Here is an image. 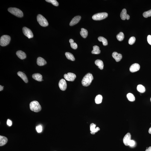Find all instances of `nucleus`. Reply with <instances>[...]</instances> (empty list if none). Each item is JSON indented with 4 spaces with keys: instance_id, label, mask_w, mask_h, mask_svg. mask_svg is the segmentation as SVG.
<instances>
[{
    "instance_id": "1",
    "label": "nucleus",
    "mask_w": 151,
    "mask_h": 151,
    "mask_svg": "<svg viewBox=\"0 0 151 151\" xmlns=\"http://www.w3.org/2000/svg\"><path fill=\"white\" fill-rule=\"evenodd\" d=\"M94 77L92 74L88 73L85 75L82 79V85L85 86H87L90 85Z\"/></svg>"
},
{
    "instance_id": "2",
    "label": "nucleus",
    "mask_w": 151,
    "mask_h": 151,
    "mask_svg": "<svg viewBox=\"0 0 151 151\" xmlns=\"http://www.w3.org/2000/svg\"><path fill=\"white\" fill-rule=\"evenodd\" d=\"M30 110L35 112H38L42 109V107L37 101H33L30 103Z\"/></svg>"
},
{
    "instance_id": "3",
    "label": "nucleus",
    "mask_w": 151,
    "mask_h": 151,
    "mask_svg": "<svg viewBox=\"0 0 151 151\" xmlns=\"http://www.w3.org/2000/svg\"><path fill=\"white\" fill-rule=\"evenodd\" d=\"M8 11L11 13L18 17H22L23 16L22 11L16 8H9L8 9Z\"/></svg>"
},
{
    "instance_id": "4",
    "label": "nucleus",
    "mask_w": 151,
    "mask_h": 151,
    "mask_svg": "<svg viewBox=\"0 0 151 151\" xmlns=\"http://www.w3.org/2000/svg\"><path fill=\"white\" fill-rule=\"evenodd\" d=\"M11 40L10 36L8 35H4L1 36L0 39V45L4 47L8 45Z\"/></svg>"
},
{
    "instance_id": "5",
    "label": "nucleus",
    "mask_w": 151,
    "mask_h": 151,
    "mask_svg": "<svg viewBox=\"0 0 151 151\" xmlns=\"http://www.w3.org/2000/svg\"><path fill=\"white\" fill-rule=\"evenodd\" d=\"M108 16V13H98L93 15L92 18L94 20L99 21L105 19Z\"/></svg>"
},
{
    "instance_id": "6",
    "label": "nucleus",
    "mask_w": 151,
    "mask_h": 151,
    "mask_svg": "<svg viewBox=\"0 0 151 151\" xmlns=\"http://www.w3.org/2000/svg\"><path fill=\"white\" fill-rule=\"evenodd\" d=\"M37 19L38 22L42 26L46 27L48 25L47 20L42 15H38L37 17Z\"/></svg>"
},
{
    "instance_id": "7",
    "label": "nucleus",
    "mask_w": 151,
    "mask_h": 151,
    "mask_svg": "<svg viewBox=\"0 0 151 151\" xmlns=\"http://www.w3.org/2000/svg\"><path fill=\"white\" fill-rule=\"evenodd\" d=\"M23 32L25 35L28 39H30L33 37V35L31 30L26 27H24L22 28Z\"/></svg>"
},
{
    "instance_id": "8",
    "label": "nucleus",
    "mask_w": 151,
    "mask_h": 151,
    "mask_svg": "<svg viewBox=\"0 0 151 151\" xmlns=\"http://www.w3.org/2000/svg\"><path fill=\"white\" fill-rule=\"evenodd\" d=\"M64 77L67 80L69 81L73 82L75 79L76 76L75 74L73 73H69L67 74L64 75Z\"/></svg>"
},
{
    "instance_id": "9",
    "label": "nucleus",
    "mask_w": 151,
    "mask_h": 151,
    "mask_svg": "<svg viewBox=\"0 0 151 151\" xmlns=\"http://www.w3.org/2000/svg\"><path fill=\"white\" fill-rule=\"evenodd\" d=\"M59 88L62 91H65L66 89L67 86V83L65 80L62 79L59 82Z\"/></svg>"
},
{
    "instance_id": "10",
    "label": "nucleus",
    "mask_w": 151,
    "mask_h": 151,
    "mask_svg": "<svg viewBox=\"0 0 151 151\" xmlns=\"http://www.w3.org/2000/svg\"><path fill=\"white\" fill-rule=\"evenodd\" d=\"M120 17L121 19L123 20H125L126 19L129 20L130 18V16L127 13V11L126 9H124L122 10L121 14Z\"/></svg>"
},
{
    "instance_id": "11",
    "label": "nucleus",
    "mask_w": 151,
    "mask_h": 151,
    "mask_svg": "<svg viewBox=\"0 0 151 151\" xmlns=\"http://www.w3.org/2000/svg\"><path fill=\"white\" fill-rule=\"evenodd\" d=\"M140 69V65L138 64L135 63L131 65L129 68V70L131 72L134 73L138 71Z\"/></svg>"
},
{
    "instance_id": "12",
    "label": "nucleus",
    "mask_w": 151,
    "mask_h": 151,
    "mask_svg": "<svg viewBox=\"0 0 151 151\" xmlns=\"http://www.w3.org/2000/svg\"><path fill=\"white\" fill-rule=\"evenodd\" d=\"M131 140V135L130 133H128L126 134L123 138V142L126 146H129V143Z\"/></svg>"
},
{
    "instance_id": "13",
    "label": "nucleus",
    "mask_w": 151,
    "mask_h": 151,
    "mask_svg": "<svg viewBox=\"0 0 151 151\" xmlns=\"http://www.w3.org/2000/svg\"><path fill=\"white\" fill-rule=\"evenodd\" d=\"M96 126V125L93 123H91L90 126V130L91 131V133L93 135L95 134L97 132L99 131L100 130L99 128V127L95 128Z\"/></svg>"
},
{
    "instance_id": "14",
    "label": "nucleus",
    "mask_w": 151,
    "mask_h": 151,
    "mask_svg": "<svg viewBox=\"0 0 151 151\" xmlns=\"http://www.w3.org/2000/svg\"><path fill=\"white\" fill-rule=\"evenodd\" d=\"M81 18L80 16H77L74 17L71 21L69 24L70 26H73L78 23L80 21Z\"/></svg>"
},
{
    "instance_id": "15",
    "label": "nucleus",
    "mask_w": 151,
    "mask_h": 151,
    "mask_svg": "<svg viewBox=\"0 0 151 151\" xmlns=\"http://www.w3.org/2000/svg\"><path fill=\"white\" fill-rule=\"evenodd\" d=\"M112 56L117 62L120 61L122 58V56L121 54H118L116 52H114L112 53Z\"/></svg>"
},
{
    "instance_id": "16",
    "label": "nucleus",
    "mask_w": 151,
    "mask_h": 151,
    "mask_svg": "<svg viewBox=\"0 0 151 151\" xmlns=\"http://www.w3.org/2000/svg\"><path fill=\"white\" fill-rule=\"evenodd\" d=\"M16 54L18 57L22 60L25 59L26 57L25 53L21 50H18Z\"/></svg>"
},
{
    "instance_id": "17",
    "label": "nucleus",
    "mask_w": 151,
    "mask_h": 151,
    "mask_svg": "<svg viewBox=\"0 0 151 151\" xmlns=\"http://www.w3.org/2000/svg\"><path fill=\"white\" fill-rule=\"evenodd\" d=\"M17 74L18 76H19L25 83H27L28 82V79L26 76L23 72L19 71L17 73Z\"/></svg>"
},
{
    "instance_id": "18",
    "label": "nucleus",
    "mask_w": 151,
    "mask_h": 151,
    "mask_svg": "<svg viewBox=\"0 0 151 151\" xmlns=\"http://www.w3.org/2000/svg\"><path fill=\"white\" fill-rule=\"evenodd\" d=\"M37 63L39 66H42L46 64L47 62L43 58L39 57L37 58Z\"/></svg>"
},
{
    "instance_id": "19",
    "label": "nucleus",
    "mask_w": 151,
    "mask_h": 151,
    "mask_svg": "<svg viewBox=\"0 0 151 151\" xmlns=\"http://www.w3.org/2000/svg\"><path fill=\"white\" fill-rule=\"evenodd\" d=\"M8 141V140L6 137L0 136V146H3L6 144Z\"/></svg>"
},
{
    "instance_id": "20",
    "label": "nucleus",
    "mask_w": 151,
    "mask_h": 151,
    "mask_svg": "<svg viewBox=\"0 0 151 151\" xmlns=\"http://www.w3.org/2000/svg\"><path fill=\"white\" fill-rule=\"evenodd\" d=\"M33 78L36 81L39 82H42L43 81L42 76V75L39 73H35L33 75Z\"/></svg>"
},
{
    "instance_id": "21",
    "label": "nucleus",
    "mask_w": 151,
    "mask_h": 151,
    "mask_svg": "<svg viewBox=\"0 0 151 151\" xmlns=\"http://www.w3.org/2000/svg\"><path fill=\"white\" fill-rule=\"evenodd\" d=\"M95 64L98 67V68L102 70L104 68L103 62L101 60L98 59L95 61Z\"/></svg>"
},
{
    "instance_id": "22",
    "label": "nucleus",
    "mask_w": 151,
    "mask_h": 151,
    "mask_svg": "<svg viewBox=\"0 0 151 151\" xmlns=\"http://www.w3.org/2000/svg\"><path fill=\"white\" fill-rule=\"evenodd\" d=\"M93 50L91 53L93 54H100V50L99 47L97 46H94L93 47Z\"/></svg>"
},
{
    "instance_id": "23",
    "label": "nucleus",
    "mask_w": 151,
    "mask_h": 151,
    "mask_svg": "<svg viewBox=\"0 0 151 151\" xmlns=\"http://www.w3.org/2000/svg\"><path fill=\"white\" fill-rule=\"evenodd\" d=\"M80 34L82 37L84 38H86L88 36V32L87 30L85 29L82 28L80 32Z\"/></svg>"
},
{
    "instance_id": "24",
    "label": "nucleus",
    "mask_w": 151,
    "mask_h": 151,
    "mask_svg": "<svg viewBox=\"0 0 151 151\" xmlns=\"http://www.w3.org/2000/svg\"><path fill=\"white\" fill-rule=\"evenodd\" d=\"M65 55L66 56V58L69 60H70L71 61H74L75 60V59L73 55L71 53L68 52H67L65 53Z\"/></svg>"
},
{
    "instance_id": "25",
    "label": "nucleus",
    "mask_w": 151,
    "mask_h": 151,
    "mask_svg": "<svg viewBox=\"0 0 151 151\" xmlns=\"http://www.w3.org/2000/svg\"><path fill=\"white\" fill-rule=\"evenodd\" d=\"M103 97L101 95H99L96 96L95 99V101L97 104H100L102 102Z\"/></svg>"
},
{
    "instance_id": "26",
    "label": "nucleus",
    "mask_w": 151,
    "mask_h": 151,
    "mask_svg": "<svg viewBox=\"0 0 151 151\" xmlns=\"http://www.w3.org/2000/svg\"><path fill=\"white\" fill-rule=\"evenodd\" d=\"M98 39L99 41L100 42H103V45L106 46L108 45V42L107 40L105 38L102 37V36H100L98 38Z\"/></svg>"
},
{
    "instance_id": "27",
    "label": "nucleus",
    "mask_w": 151,
    "mask_h": 151,
    "mask_svg": "<svg viewBox=\"0 0 151 151\" xmlns=\"http://www.w3.org/2000/svg\"><path fill=\"white\" fill-rule=\"evenodd\" d=\"M137 89L139 92L141 93H144L146 91L145 88L144 87L141 85H138L137 86Z\"/></svg>"
},
{
    "instance_id": "28",
    "label": "nucleus",
    "mask_w": 151,
    "mask_h": 151,
    "mask_svg": "<svg viewBox=\"0 0 151 151\" xmlns=\"http://www.w3.org/2000/svg\"><path fill=\"white\" fill-rule=\"evenodd\" d=\"M69 42L70 43L71 48L73 49H77L78 47V45L77 43L74 42V40L72 39H70L69 40Z\"/></svg>"
},
{
    "instance_id": "29",
    "label": "nucleus",
    "mask_w": 151,
    "mask_h": 151,
    "mask_svg": "<svg viewBox=\"0 0 151 151\" xmlns=\"http://www.w3.org/2000/svg\"><path fill=\"white\" fill-rule=\"evenodd\" d=\"M117 39L118 41H123L124 38V34L122 32H120L116 36Z\"/></svg>"
},
{
    "instance_id": "30",
    "label": "nucleus",
    "mask_w": 151,
    "mask_h": 151,
    "mask_svg": "<svg viewBox=\"0 0 151 151\" xmlns=\"http://www.w3.org/2000/svg\"><path fill=\"white\" fill-rule=\"evenodd\" d=\"M127 97L128 99L131 102H133L135 100V98L134 95L132 94L129 93L127 95Z\"/></svg>"
},
{
    "instance_id": "31",
    "label": "nucleus",
    "mask_w": 151,
    "mask_h": 151,
    "mask_svg": "<svg viewBox=\"0 0 151 151\" xmlns=\"http://www.w3.org/2000/svg\"><path fill=\"white\" fill-rule=\"evenodd\" d=\"M45 1L47 2L51 3L53 5L56 6H57L59 5L58 2L56 0H46Z\"/></svg>"
},
{
    "instance_id": "32",
    "label": "nucleus",
    "mask_w": 151,
    "mask_h": 151,
    "mask_svg": "<svg viewBox=\"0 0 151 151\" xmlns=\"http://www.w3.org/2000/svg\"><path fill=\"white\" fill-rule=\"evenodd\" d=\"M144 17L147 18L148 17L151 16V9L147 12H144L143 14Z\"/></svg>"
},
{
    "instance_id": "33",
    "label": "nucleus",
    "mask_w": 151,
    "mask_h": 151,
    "mask_svg": "<svg viewBox=\"0 0 151 151\" xmlns=\"http://www.w3.org/2000/svg\"><path fill=\"white\" fill-rule=\"evenodd\" d=\"M135 38L132 36V37H131L130 39H129V44L130 45H132L133 44L135 41Z\"/></svg>"
},
{
    "instance_id": "34",
    "label": "nucleus",
    "mask_w": 151,
    "mask_h": 151,
    "mask_svg": "<svg viewBox=\"0 0 151 151\" xmlns=\"http://www.w3.org/2000/svg\"><path fill=\"white\" fill-rule=\"evenodd\" d=\"M36 129L38 133H40L42 132V126L39 125L36 127Z\"/></svg>"
},
{
    "instance_id": "35",
    "label": "nucleus",
    "mask_w": 151,
    "mask_h": 151,
    "mask_svg": "<svg viewBox=\"0 0 151 151\" xmlns=\"http://www.w3.org/2000/svg\"><path fill=\"white\" fill-rule=\"evenodd\" d=\"M135 142L133 140H131L129 143V146H131V147H133L134 146L135 144Z\"/></svg>"
},
{
    "instance_id": "36",
    "label": "nucleus",
    "mask_w": 151,
    "mask_h": 151,
    "mask_svg": "<svg viewBox=\"0 0 151 151\" xmlns=\"http://www.w3.org/2000/svg\"><path fill=\"white\" fill-rule=\"evenodd\" d=\"M147 40L149 43L151 45V36L150 35H149L147 36Z\"/></svg>"
},
{
    "instance_id": "37",
    "label": "nucleus",
    "mask_w": 151,
    "mask_h": 151,
    "mask_svg": "<svg viewBox=\"0 0 151 151\" xmlns=\"http://www.w3.org/2000/svg\"><path fill=\"white\" fill-rule=\"evenodd\" d=\"M7 123L8 125L9 126H11L12 124V122L11 120H7Z\"/></svg>"
},
{
    "instance_id": "38",
    "label": "nucleus",
    "mask_w": 151,
    "mask_h": 151,
    "mask_svg": "<svg viewBox=\"0 0 151 151\" xmlns=\"http://www.w3.org/2000/svg\"><path fill=\"white\" fill-rule=\"evenodd\" d=\"M145 151H151V147H149L147 149H146Z\"/></svg>"
},
{
    "instance_id": "39",
    "label": "nucleus",
    "mask_w": 151,
    "mask_h": 151,
    "mask_svg": "<svg viewBox=\"0 0 151 151\" xmlns=\"http://www.w3.org/2000/svg\"><path fill=\"white\" fill-rule=\"evenodd\" d=\"M4 87L3 86H1V85H0V91H1L3 90V89Z\"/></svg>"
},
{
    "instance_id": "40",
    "label": "nucleus",
    "mask_w": 151,
    "mask_h": 151,
    "mask_svg": "<svg viewBox=\"0 0 151 151\" xmlns=\"http://www.w3.org/2000/svg\"><path fill=\"white\" fill-rule=\"evenodd\" d=\"M149 134H151V127L149 129Z\"/></svg>"
},
{
    "instance_id": "41",
    "label": "nucleus",
    "mask_w": 151,
    "mask_h": 151,
    "mask_svg": "<svg viewBox=\"0 0 151 151\" xmlns=\"http://www.w3.org/2000/svg\"></svg>"
}]
</instances>
